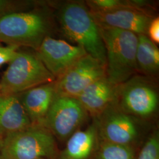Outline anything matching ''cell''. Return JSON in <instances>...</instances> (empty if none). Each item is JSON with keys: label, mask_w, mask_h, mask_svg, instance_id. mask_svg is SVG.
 I'll use <instances>...</instances> for the list:
<instances>
[{"label": "cell", "mask_w": 159, "mask_h": 159, "mask_svg": "<svg viewBox=\"0 0 159 159\" xmlns=\"http://www.w3.org/2000/svg\"><path fill=\"white\" fill-rule=\"evenodd\" d=\"M87 113L77 98L56 96L44 126L58 138L66 139L84 121Z\"/></svg>", "instance_id": "cell-8"}, {"label": "cell", "mask_w": 159, "mask_h": 159, "mask_svg": "<svg viewBox=\"0 0 159 159\" xmlns=\"http://www.w3.org/2000/svg\"><path fill=\"white\" fill-rule=\"evenodd\" d=\"M98 27L106 51V77L110 83L119 85L138 71V35L120 29Z\"/></svg>", "instance_id": "cell-1"}, {"label": "cell", "mask_w": 159, "mask_h": 159, "mask_svg": "<svg viewBox=\"0 0 159 159\" xmlns=\"http://www.w3.org/2000/svg\"><path fill=\"white\" fill-rule=\"evenodd\" d=\"M33 125L19 95H0V139Z\"/></svg>", "instance_id": "cell-14"}, {"label": "cell", "mask_w": 159, "mask_h": 159, "mask_svg": "<svg viewBox=\"0 0 159 159\" xmlns=\"http://www.w3.org/2000/svg\"><path fill=\"white\" fill-rule=\"evenodd\" d=\"M55 97V81L21 93L20 100L33 125L44 126L47 116Z\"/></svg>", "instance_id": "cell-12"}, {"label": "cell", "mask_w": 159, "mask_h": 159, "mask_svg": "<svg viewBox=\"0 0 159 159\" xmlns=\"http://www.w3.org/2000/svg\"><path fill=\"white\" fill-rule=\"evenodd\" d=\"M17 2L8 0H0V17L7 14L16 12L18 8Z\"/></svg>", "instance_id": "cell-22"}, {"label": "cell", "mask_w": 159, "mask_h": 159, "mask_svg": "<svg viewBox=\"0 0 159 159\" xmlns=\"http://www.w3.org/2000/svg\"><path fill=\"white\" fill-rule=\"evenodd\" d=\"M20 47L16 46H0V67L9 63L16 56Z\"/></svg>", "instance_id": "cell-20"}, {"label": "cell", "mask_w": 159, "mask_h": 159, "mask_svg": "<svg viewBox=\"0 0 159 159\" xmlns=\"http://www.w3.org/2000/svg\"><path fill=\"white\" fill-rule=\"evenodd\" d=\"M37 56L56 79L63 75L79 59L88 54L79 46L47 36L37 50Z\"/></svg>", "instance_id": "cell-9"}, {"label": "cell", "mask_w": 159, "mask_h": 159, "mask_svg": "<svg viewBox=\"0 0 159 159\" xmlns=\"http://www.w3.org/2000/svg\"><path fill=\"white\" fill-rule=\"evenodd\" d=\"M116 85L106 76L87 86L76 98L87 113L98 117L115 102Z\"/></svg>", "instance_id": "cell-13"}, {"label": "cell", "mask_w": 159, "mask_h": 159, "mask_svg": "<svg viewBox=\"0 0 159 159\" xmlns=\"http://www.w3.org/2000/svg\"><path fill=\"white\" fill-rule=\"evenodd\" d=\"M136 63L138 71L146 75L152 76L159 71V48L147 35H138Z\"/></svg>", "instance_id": "cell-16"}, {"label": "cell", "mask_w": 159, "mask_h": 159, "mask_svg": "<svg viewBox=\"0 0 159 159\" xmlns=\"http://www.w3.org/2000/svg\"><path fill=\"white\" fill-rule=\"evenodd\" d=\"M98 129L93 125L83 131H75L60 155L61 159H87L94 148Z\"/></svg>", "instance_id": "cell-15"}, {"label": "cell", "mask_w": 159, "mask_h": 159, "mask_svg": "<svg viewBox=\"0 0 159 159\" xmlns=\"http://www.w3.org/2000/svg\"><path fill=\"white\" fill-rule=\"evenodd\" d=\"M100 116L102 119L99 124V131L105 142L129 145L138 136V126L136 121L114 103L110 106Z\"/></svg>", "instance_id": "cell-10"}, {"label": "cell", "mask_w": 159, "mask_h": 159, "mask_svg": "<svg viewBox=\"0 0 159 159\" xmlns=\"http://www.w3.org/2000/svg\"><path fill=\"white\" fill-rule=\"evenodd\" d=\"M137 159H159V137L157 132L148 139Z\"/></svg>", "instance_id": "cell-19"}, {"label": "cell", "mask_w": 159, "mask_h": 159, "mask_svg": "<svg viewBox=\"0 0 159 159\" xmlns=\"http://www.w3.org/2000/svg\"><path fill=\"white\" fill-rule=\"evenodd\" d=\"M98 159H134V153L129 145L104 142L99 151Z\"/></svg>", "instance_id": "cell-17"}, {"label": "cell", "mask_w": 159, "mask_h": 159, "mask_svg": "<svg viewBox=\"0 0 159 159\" xmlns=\"http://www.w3.org/2000/svg\"><path fill=\"white\" fill-rule=\"evenodd\" d=\"M87 3L91 9L90 11H108L124 7L136 9L132 6L130 1L91 0L87 1Z\"/></svg>", "instance_id": "cell-18"}, {"label": "cell", "mask_w": 159, "mask_h": 159, "mask_svg": "<svg viewBox=\"0 0 159 159\" xmlns=\"http://www.w3.org/2000/svg\"><path fill=\"white\" fill-rule=\"evenodd\" d=\"M49 30L48 19L41 12H13L0 17V43L9 46L37 50Z\"/></svg>", "instance_id": "cell-3"}, {"label": "cell", "mask_w": 159, "mask_h": 159, "mask_svg": "<svg viewBox=\"0 0 159 159\" xmlns=\"http://www.w3.org/2000/svg\"><path fill=\"white\" fill-rule=\"evenodd\" d=\"M114 104L126 113L148 117L157 108L159 93L148 77L134 75L116 85Z\"/></svg>", "instance_id": "cell-6"}, {"label": "cell", "mask_w": 159, "mask_h": 159, "mask_svg": "<svg viewBox=\"0 0 159 159\" xmlns=\"http://www.w3.org/2000/svg\"><path fill=\"white\" fill-rule=\"evenodd\" d=\"M58 18L66 37L106 67V51L99 27L85 6L68 2L61 8Z\"/></svg>", "instance_id": "cell-2"}, {"label": "cell", "mask_w": 159, "mask_h": 159, "mask_svg": "<svg viewBox=\"0 0 159 159\" xmlns=\"http://www.w3.org/2000/svg\"><path fill=\"white\" fill-rule=\"evenodd\" d=\"M91 16L100 27L120 29L135 34L147 35L153 17L148 12L130 7L108 11H90Z\"/></svg>", "instance_id": "cell-11"}, {"label": "cell", "mask_w": 159, "mask_h": 159, "mask_svg": "<svg viewBox=\"0 0 159 159\" xmlns=\"http://www.w3.org/2000/svg\"><path fill=\"white\" fill-rule=\"evenodd\" d=\"M56 153L54 136L43 126L32 125L0 139L2 159H50Z\"/></svg>", "instance_id": "cell-5"}, {"label": "cell", "mask_w": 159, "mask_h": 159, "mask_svg": "<svg viewBox=\"0 0 159 159\" xmlns=\"http://www.w3.org/2000/svg\"><path fill=\"white\" fill-rule=\"evenodd\" d=\"M0 159H1V156H0Z\"/></svg>", "instance_id": "cell-23"}, {"label": "cell", "mask_w": 159, "mask_h": 159, "mask_svg": "<svg viewBox=\"0 0 159 159\" xmlns=\"http://www.w3.org/2000/svg\"><path fill=\"white\" fill-rule=\"evenodd\" d=\"M56 80L37 54L18 51L2 77L0 95H17Z\"/></svg>", "instance_id": "cell-4"}, {"label": "cell", "mask_w": 159, "mask_h": 159, "mask_svg": "<svg viewBox=\"0 0 159 159\" xmlns=\"http://www.w3.org/2000/svg\"><path fill=\"white\" fill-rule=\"evenodd\" d=\"M148 38L154 44L159 43V18L156 17L153 18L150 23L148 30Z\"/></svg>", "instance_id": "cell-21"}, {"label": "cell", "mask_w": 159, "mask_h": 159, "mask_svg": "<svg viewBox=\"0 0 159 159\" xmlns=\"http://www.w3.org/2000/svg\"><path fill=\"white\" fill-rule=\"evenodd\" d=\"M106 76V66L90 55L87 54L56 79V96L76 98L87 86Z\"/></svg>", "instance_id": "cell-7"}]
</instances>
